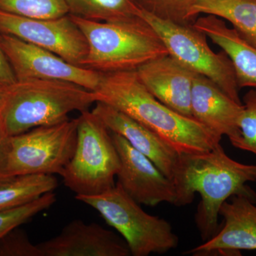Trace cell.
Returning a JSON list of instances; mask_svg holds the SVG:
<instances>
[{
	"instance_id": "cell-3",
	"label": "cell",
	"mask_w": 256,
	"mask_h": 256,
	"mask_svg": "<svg viewBox=\"0 0 256 256\" xmlns=\"http://www.w3.org/2000/svg\"><path fill=\"white\" fill-rule=\"evenodd\" d=\"M95 92L74 82L56 80H16L5 86L0 122L8 136L68 120L74 111L89 110Z\"/></svg>"
},
{
	"instance_id": "cell-27",
	"label": "cell",
	"mask_w": 256,
	"mask_h": 256,
	"mask_svg": "<svg viewBox=\"0 0 256 256\" xmlns=\"http://www.w3.org/2000/svg\"><path fill=\"white\" fill-rule=\"evenodd\" d=\"M16 82L14 72L0 44V86H8Z\"/></svg>"
},
{
	"instance_id": "cell-4",
	"label": "cell",
	"mask_w": 256,
	"mask_h": 256,
	"mask_svg": "<svg viewBox=\"0 0 256 256\" xmlns=\"http://www.w3.org/2000/svg\"><path fill=\"white\" fill-rule=\"evenodd\" d=\"M70 15L88 44L82 67L102 74L136 70L149 60L169 55L158 34L142 18L104 22Z\"/></svg>"
},
{
	"instance_id": "cell-25",
	"label": "cell",
	"mask_w": 256,
	"mask_h": 256,
	"mask_svg": "<svg viewBox=\"0 0 256 256\" xmlns=\"http://www.w3.org/2000/svg\"><path fill=\"white\" fill-rule=\"evenodd\" d=\"M0 256H42L38 246L34 245L28 236L18 228L0 239Z\"/></svg>"
},
{
	"instance_id": "cell-5",
	"label": "cell",
	"mask_w": 256,
	"mask_h": 256,
	"mask_svg": "<svg viewBox=\"0 0 256 256\" xmlns=\"http://www.w3.org/2000/svg\"><path fill=\"white\" fill-rule=\"evenodd\" d=\"M78 119L75 151L60 176L76 196H97L116 186L120 156L110 130L96 114L84 111Z\"/></svg>"
},
{
	"instance_id": "cell-12",
	"label": "cell",
	"mask_w": 256,
	"mask_h": 256,
	"mask_svg": "<svg viewBox=\"0 0 256 256\" xmlns=\"http://www.w3.org/2000/svg\"><path fill=\"white\" fill-rule=\"evenodd\" d=\"M111 132L124 138L131 146L146 156L178 186L183 206V154L159 136L117 109L96 102L92 110Z\"/></svg>"
},
{
	"instance_id": "cell-20",
	"label": "cell",
	"mask_w": 256,
	"mask_h": 256,
	"mask_svg": "<svg viewBox=\"0 0 256 256\" xmlns=\"http://www.w3.org/2000/svg\"><path fill=\"white\" fill-rule=\"evenodd\" d=\"M69 14L85 20L119 22L140 18L134 0H64Z\"/></svg>"
},
{
	"instance_id": "cell-10",
	"label": "cell",
	"mask_w": 256,
	"mask_h": 256,
	"mask_svg": "<svg viewBox=\"0 0 256 256\" xmlns=\"http://www.w3.org/2000/svg\"><path fill=\"white\" fill-rule=\"evenodd\" d=\"M0 44L16 80H63L92 92L100 84L101 73L69 63L50 50L16 37L0 34Z\"/></svg>"
},
{
	"instance_id": "cell-28",
	"label": "cell",
	"mask_w": 256,
	"mask_h": 256,
	"mask_svg": "<svg viewBox=\"0 0 256 256\" xmlns=\"http://www.w3.org/2000/svg\"><path fill=\"white\" fill-rule=\"evenodd\" d=\"M5 96V86H0V110L2 108L3 104H4Z\"/></svg>"
},
{
	"instance_id": "cell-6",
	"label": "cell",
	"mask_w": 256,
	"mask_h": 256,
	"mask_svg": "<svg viewBox=\"0 0 256 256\" xmlns=\"http://www.w3.org/2000/svg\"><path fill=\"white\" fill-rule=\"evenodd\" d=\"M76 198L97 210L121 234L131 256L164 254L178 246L180 240L171 224L144 212L118 184L97 196Z\"/></svg>"
},
{
	"instance_id": "cell-15",
	"label": "cell",
	"mask_w": 256,
	"mask_h": 256,
	"mask_svg": "<svg viewBox=\"0 0 256 256\" xmlns=\"http://www.w3.org/2000/svg\"><path fill=\"white\" fill-rule=\"evenodd\" d=\"M138 78L152 95L172 110L193 118L192 90L194 72L170 55L142 64L136 70Z\"/></svg>"
},
{
	"instance_id": "cell-13",
	"label": "cell",
	"mask_w": 256,
	"mask_h": 256,
	"mask_svg": "<svg viewBox=\"0 0 256 256\" xmlns=\"http://www.w3.org/2000/svg\"><path fill=\"white\" fill-rule=\"evenodd\" d=\"M256 202L244 195H235L224 202L220 216L224 226L214 236L188 250L193 256L240 255V250H256Z\"/></svg>"
},
{
	"instance_id": "cell-26",
	"label": "cell",
	"mask_w": 256,
	"mask_h": 256,
	"mask_svg": "<svg viewBox=\"0 0 256 256\" xmlns=\"http://www.w3.org/2000/svg\"><path fill=\"white\" fill-rule=\"evenodd\" d=\"M9 139L10 136L5 132L2 124L0 122V183L10 178L6 174Z\"/></svg>"
},
{
	"instance_id": "cell-1",
	"label": "cell",
	"mask_w": 256,
	"mask_h": 256,
	"mask_svg": "<svg viewBox=\"0 0 256 256\" xmlns=\"http://www.w3.org/2000/svg\"><path fill=\"white\" fill-rule=\"evenodd\" d=\"M94 92L97 102L132 118L180 154L207 152L222 140V136L194 118L178 114L162 104L148 92L136 70L101 73L100 84Z\"/></svg>"
},
{
	"instance_id": "cell-9",
	"label": "cell",
	"mask_w": 256,
	"mask_h": 256,
	"mask_svg": "<svg viewBox=\"0 0 256 256\" xmlns=\"http://www.w3.org/2000/svg\"><path fill=\"white\" fill-rule=\"evenodd\" d=\"M0 34L50 50L80 66L88 54L86 37L69 14L54 18H34L0 10Z\"/></svg>"
},
{
	"instance_id": "cell-23",
	"label": "cell",
	"mask_w": 256,
	"mask_h": 256,
	"mask_svg": "<svg viewBox=\"0 0 256 256\" xmlns=\"http://www.w3.org/2000/svg\"><path fill=\"white\" fill-rule=\"evenodd\" d=\"M140 9L156 18L182 25H193L190 10L197 0H134Z\"/></svg>"
},
{
	"instance_id": "cell-2",
	"label": "cell",
	"mask_w": 256,
	"mask_h": 256,
	"mask_svg": "<svg viewBox=\"0 0 256 256\" xmlns=\"http://www.w3.org/2000/svg\"><path fill=\"white\" fill-rule=\"evenodd\" d=\"M255 181L256 164L232 159L220 143L207 152L183 154L184 200L188 205L195 194L201 196L194 220L204 242L220 230V208L229 198L244 195L256 202V192L247 185Z\"/></svg>"
},
{
	"instance_id": "cell-22",
	"label": "cell",
	"mask_w": 256,
	"mask_h": 256,
	"mask_svg": "<svg viewBox=\"0 0 256 256\" xmlns=\"http://www.w3.org/2000/svg\"><path fill=\"white\" fill-rule=\"evenodd\" d=\"M56 200L55 194L48 192L22 206L0 210V239L40 212L48 210Z\"/></svg>"
},
{
	"instance_id": "cell-18",
	"label": "cell",
	"mask_w": 256,
	"mask_h": 256,
	"mask_svg": "<svg viewBox=\"0 0 256 256\" xmlns=\"http://www.w3.org/2000/svg\"><path fill=\"white\" fill-rule=\"evenodd\" d=\"M200 14L226 20L244 40L256 48V0H197L190 16L195 22Z\"/></svg>"
},
{
	"instance_id": "cell-19",
	"label": "cell",
	"mask_w": 256,
	"mask_h": 256,
	"mask_svg": "<svg viewBox=\"0 0 256 256\" xmlns=\"http://www.w3.org/2000/svg\"><path fill=\"white\" fill-rule=\"evenodd\" d=\"M58 181L54 175L16 176L0 183V210L22 206L54 192Z\"/></svg>"
},
{
	"instance_id": "cell-7",
	"label": "cell",
	"mask_w": 256,
	"mask_h": 256,
	"mask_svg": "<svg viewBox=\"0 0 256 256\" xmlns=\"http://www.w3.org/2000/svg\"><path fill=\"white\" fill-rule=\"evenodd\" d=\"M139 16L160 37L169 55L192 72L215 82L230 98L242 104L233 64L222 50L216 53L206 36L193 25H182L156 18L140 9Z\"/></svg>"
},
{
	"instance_id": "cell-11",
	"label": "cell",
	"mask_w": 256,
	"mask_h": 256,
	"mask_svg": "<svg viewBox=\"0 0 256 256\" xmlns=\"http://www.w3.org/2000/svg\"><path fill=\"white\" fill-rule=\"evenodd\" d=\"M111 134L120 161L116 184L128 196L146 206H154L161 203L183 206L174 182L124 138L117 133L111 132Z\"/></svg>"
},
{
	"instance_id": "cell-14",
	"label": "cell",
	"mask_w": 256,
	"mask_h": 256,
	"mask_svg": "<svg viewBox=\"0 0 256 256\" xmlns=\"http://www.w3.org/2000/svg\"><path fill=\"white\" fill-rule=\"evenodd\" d=\"M42 256H129L126 240L99 224L72 220L56 236L37 244Z\"/></svg>"
},
{
	"instance_id": "cell-21",
	"label": "cell",
	"mask_w": 256,
	"mask_h": 256,
	"mask_svg": "<svg viewBox=\"0 0 256 256\" xmlns=\"http://www.w3.org/2000/svg\"><path fill=\"white\" fill-rule=\"evenodd\" d=\"M0 10L34 18H54L69 14L64 0H0Z\"/></svg>"
},
{
	"instance_id": "cell-8",
	"label": "cell",
	"mask_w": 256,
	"mask_h": 256,
	"mask_svg": "<svg viewBox=\"0 0 256 256\" xmlns=\"http://www.w3.org/2000/svg\"><path fill=\"white\" fill-rule=\"evenodd\" d=\"M78 119L40 126L10 136L8 178L60 174L72 159L77 142Z\"/></svg>"
},
{
	"instance_id": "cell-16",
	"label": "cell",
	"mask_w": 256,
	"mask_h": 256,
	"mask_svg": "<svg viewBox=\"0 0 256 256\" xmlns=\"http://www.w3.org/2000/svg\"><path fill=\"white\" fill-rule=\"evenodd\" d=\"M194 118L230 142L239 137L238 122L244 106L230 98L215 82L195 73L192 90Z\"/></svg>"
},
{
	"instance_id": "cell-17",
	"label": "cell",
	"mask_w": 256,
	"mask_h": 256,
	"mask_svg": "<svg viewBox=\"0 0 256 256\" xmlns=\"http://www.w3.org/2000/svg\"><path fill=\"white\" fill-rule=\"evenodd\" d=\"M193 26L220 47L233 64L240 89L256 90V48L244 40L223 18L214 15L197 18Z\"/></svg>"
},
{
	"instance_id": "cell-24",
	"label": "cell",
	"mask_w": 256,
	"mask_h": 256,
	"mask_svg": "<svg viewBox=\"0 0 256 256\" xmlns=\"http://www.w3.org/2000/svg\"><path fill=\"white\" fill-rule=\"evenodd\" d=\"M242 110L239 120V137L230 142L242 150L256 154V90L250 89L242 98Z\"/></svg>"
}]
</instances>
